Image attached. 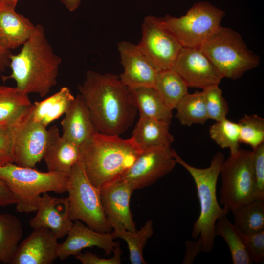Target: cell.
Masks as SVG:
<instances>
[{
  "label": "cell",
  "instance_id": "6da1fadb",
  "mask_svg": "<svg viewBox=\"0 0 264 264\" xmlns=\"http://www.w3.org/2000/svg\"><path fill=\"white\" fill-rule=\"evenodd\" d=\"M78 89L97 132L119 136L134 122L137 110L117 75L88 71Z\"/></svg>",
  "mask_w": 264,
  "mask_h": 264
},
{
  "label": "cell",
  "instance_id": "7a4b0ae2",
  "mask_svg": "<svg viewBox=\"0 0 264 264\" xmlns=\"http://www.w3.org/2000/svg\"><path fill=\"white\" fill-rule=\"evenodd\" d=\"M61 62L46 38L44 27L37 24L19 53L11 55L9 65L11 73L2 76V79H12L16 87L23 92L44 97L57 83Z\"/></svg>",
  "mask_w": 264,
  "mask_h": 264
},
{
  "label": "cell",
  "instance_id": "3957f363",
  "mask_svg": "<svg viewBox=\"0 0 264 264\" xmlns=\"http://www.w3.org/2000/svg\"><path fill=\"white\" fill-rule=\"evenodd\" d=\"M143 149L133 137L95 132L81 147L80 160L86 175L98 189L121 178Z\"/></svg>",
  "mask_w": 264,
  "mask_h": 264
},
{
  "label": "cell",
  "instance_id": "277c9868",
  "mask_svg": "<svg viewBox=\"0 0 264 264\" xmlns=\"http://www.w3.org/2000/svg\"><path fill=\"white\" fill-rule=\"evenodd\" d=\"M173 155L176 162L191 175L199 200L200 213L194 222L192 237L200 244L202 251L211 252L214 246L215 225L217 220L226 216L229 210L220 207L217 197V184L224 155L218 152L212 158L210 165L205 168L194 167L183 160L174 150Z\"/></svg>",
  "mask_w": 264,
  "mask_h": 264
},
{
  "label": "cell",
  "instance_id": "5b68a950",
  "mask_svg": "<svg viewBox=\"0 0 264 264\" xmlns=\"http://www.w3.org/2000/svg\"><path fill=\"white\" fill-rule=\"evenodd\" d=\"M69 175L58 172H41L14 163L0 165V178L16 198V210L22 213L36 212L39 198L44 193L66 192Z\"/></svg>",
  "mask_w": 264,
  "mask_h": 264
},
{
  "label": "cell",
  "instance_id": "8992f818",
  "mask_svg": "<svg viewBox=\"0 0 264 264\" xmlns=\"http://www.w3.org/2000/svg\"><path fill=\"white\" fill-rule=\"evenodd\" d=\"M222 78L235 80L260 64V57L234 30L220 26L200 46Z\"/></svg>",
  "mask_w": 264,
  "mask_h": 264
},
{
  "label": "cell",
  "instance_id": "52a82bcc",
  "mask_svg": "<svg viewBox=\"0 0 264 264\" xmlns=\"http://www.w3.org/2000/svg\"><path fill=\"white\" fill-rule=\"evenodd\" d=\"M225 12L207 1L194 3L184 15L154 16L156 22L170 31L182 47L200 48L220 26Z\"/></svg>",
  "mask_w": 264,
  "mask_h": 264
},
{
  "label": "cell",
  "instance_id": "ba28073f",
  "mask_svg": "<svg viewBox=\"0 0 264 264\" xmlns=\"http://www.w3.org/2000/svg\"><path fill=\"white\" fill-rule=\"evenodd\" d=\"M220 175V204L224 208L232 211L258 199L251 151L240 148L230 154L222 163Z\"/></svg>",
  "mask_w": 264,
  "mask_h": 264
},
{
  "label": "cell",
  "instance_id": "9c48e42d",
  "mask_svg": "<svg viewBox=\"0 0 264 264\" xmlns=\"http://www.w3.org/2000/svg\"><path fill=\"white\" fill-rule=\"evenodd\" d=\"M67 192L69 216L72 221L81 220L97 231L111 232L103 208L100 190L88 178L80 160L72 167Z\"/></svg>",
  "mask_w": 264,
  "mask_h": 264
},
{
  "label": "cell",
  "instance_id": "30bf717a",
  "mask_svg": "<svg viewBox=\"0 0 264 264\" xmlns=\"http://www.w3.org/2000/svg\"><path fill=\"white\" fill-rule=\"evenodd\" d=\"M137 45L158 71L172 68L182 48L174 36L159 25L152 15L144 19L142 37Z\"/></svg>",
  "mask_w": 264,
  "mask_h": 264
},
{
  "label": "cell",
  "instance_id": "8fae6325",
  "mask_svg": "<svg viewBox=\"0 0 264 264\" xmlns=\"http://www.w3.org/2000/svg\"><path fill=\"white\" fill-rule=\"evenodd\" d=\"M30 108L13 126L14 163L22 167L34 168L43 159L49 132L46 127L30 119Z\"/></svg>",
  "mask_w": 264,
  "mask_h": 264
},
{
  "label": "cell",
  "instance_id": "7c38bea8",
  "mask_svg": "<svg viewBox=\"0 0 264 264\" xmlns=\"http://www.w3.org/2000/svg\"><path fill=\"white\" fill-rule=\"evenodd\" d=\"M171 147L143 149L128 171L121 178L134 190L149 186L171 172L176 165Z\"/></svg>",
  "mask_w": 264,
  "mask_h": 264
},
{
  "label": "cell",
  "instance_id": "4fadbf2b",
  "mask_svg": "<svg viewBox=\"0 0 264 264\" xmlns=\"http://www.w3.org/2000/svg\"><path fill=\"white\" fill-rule=\"evenodd\" d=\"M172 69L191 88L203 89L222 79L200 48L182 47Z\"/></svg>",
  "mask_w": 264,
  "mask_h": 264
},
{
  "label": "cell",
  "instance_id": "5bb4252c",
  "mask_svg": "<svg viewBox=\"0 0 264 264\" xmlns=\"http://www.w3.org/2000/svg\"><path fill=\"white\" fill-rule=\"evenodd\" d=\"M134 191L130 184L121 178L100 189L104 212L112 229L136 230L130 206Z\"/></svg>",
  "mask_w": 264,
  "mask_h": 264
},
{
  "label": "cell",
  "instance_id": "9a60e30c",
  "mask_svg": "<svg viewBox=\"0 0 264 264\" xmlns=\"http://www.w3.org/2000/svg\"><path fill=\"white\" fill-rule=\"evenodd\" d=\"M123 71L119 77L130 90L143 87H154L158 72L136 45L123 41L117 44Z\"/></svg>",
  "mask_w": 264,
  "mask_h": 264
},
{
  "label": "cell",
  "instance_id": "2e32d148",
  "mask_svg": "<svg viewBox=\"0 0 264 264\" xmlns=\"http://www.w3.org/2000/svg\"><path fill=\"white\" fill-rule=\"evenodd\" d=\"M58 238L49 229L34 228L19 244L11 264H50L58 258Z\"/></svg>",
  "mask_w": 264,
  "mask_h": 264
},
{
  "label": "cell",
  "instance_id": "e0dca14e",
  "mask_svg": "<svg viewBox=\"0 0 264 264\" xmlns=\"http://www.w3.org/2000/svg\"><path fill=\"white\" fill-rule=\"evenodd\" d=\"M66 240L59 243L58 258L64 260L71 256H76L86 248L96 247L102 249L106 255L113 252L117 242L112 232L97 231L75 220L68 232Z\"/></svg>",
  "mask_w": 264,
  "mask_h": 264
},
{
  "label": "cell",
  "instance_id": "ac0fdd59",
  "mask_svg": "<svg viewBox=\"0 0 264 264\" xmlns=\"http://www.w3.org/2000/svg\"><path fill=\"white\" fill-rule=\"evenodd\" d=\"M35 216L29 221L33 229L48 228L58 238L67 235L73 222L69 216L68 198H58L44 193L39 198Z\"/></svg>",
  "mask_w": 264,
  "mask_h": 264
},
{
  "label": "cell",
  "instance_id": "d6986e66",
  "mask_svg": "<svg viewBox=\"0 0 264 264\" xmlns=\"http://www.w3.org/2000/svg\"><path fill=\"white\" fill-rule=\"evenodd\" d=\"M48 130V140L43 158L47 170L69 174L80 159L81 147L61 136L57 126Z\"/></svg>",
  "mask_w": 264,
  "mask_h": 264
},
{
  "label": "cell",
  "instance_id": "ffe728a7",
  "mask_svg": "<svg viewBox=\"0 0 264 264\" xmlns=\"http://www.w3.org/2000/svg\"><path fill=\"white\" fill-rule=\"evenodd\" d=\"M65 115L61 122L62 136L80 147L97 132L80 94L75 97Z\"/></svg>",
  "mask_w": 264,
  "mask_h": 264
},
{
  "label": "cell",
  "instance_id": "44dd1931",
  "mask_svg": "<svg viewBox=\"0 0 264 264\" xmlns=\"http://www.w3.org/2000/svg\"><path fill=\"white\" fill-rule=\"evenodd\" d=\"M35 27L29 18L15 9L0 4V44L5 49L11 51L22 46Z\"/></svg>",
  "mask_w": 264,
  "mask_h": 264
},
{
  "label": "cell",
  "instance_id": "7402d4cb",
  "mask_svg": "<svg viewBox=\"0 0 264 264\" xmlns=\"http://www.w3.org/2000/svg\"><path fill=\"white\" fill-rule=\"evenodd\" d=\"M75 99L69 88L63 87L53 95L30 107V118L45 127L65 114Z\"/></svg>",
  "mask_w": 264,
  "mask_h": 264
},
{
  "label": "cell",
  "instance_id": "603a6c76",
  "mask_svg": "<svg viewBox=\"0 0 264 264\" xmlns=\"http://www.w3.org/2000/svg\"><path fill=\"white\" fill-rule=\"evenodd\" d=\"M170 124L164 121L139 118L132 137L143 149L171 147L174 137L170 132Z\"/></svg>",
  "mask_w": 264,
  "mask_h": 264
},
{
  "label": "cell",
  "instance_id": "cb8c5ba5",
  "mask_svg": "<svg viewBox=\"0 0 264 264\" xmlns=\"http://www.w3.org/2000/svg\"><path fill=\"white\" fill-rule=\"evenodd\" d=\"M28 94L18 88L0 85V126H13L28 112Z\"/></svg>",
  "mask_w": 264,
  "mask_h": 264
},
{
  "label": "cell",
  "instance_id": "d4e9b609",
  "mask_svg": "<svg viewBox=\"0 0 264 264\" xmlns=\"http://www.w3.org/2000/svg\"><path fill=\"white\" fill-rule=\"evenodd\" d=\"M139 118L156 119L171 123L172 110L164 103L154 87H138L130 90Z\"/></svg>",
  "mask_w": 264,
  "mask_h": 264
},
{
  "label": "cell",
  "instance_id": "484cf974",
  "mask_svg": "<svg viewBox=\"0 0 264 264\" xmlns=\"http://www.w3.org/2000/svg\"><path fill=\"white\" fill-rule=\"evenodd\" d=\"M22 226L16 216L0 214V261L10 264L22 237Z\"/></svg>",
  "mask_w": 264,
  "mask_h": 264
},
{
  "label": "cell",
  "instance_id": "4316f807",
  "mask_svg": "<svg viewBox=\"0 0 264 264\" xmlns=\"http://www.w3.org/2000/svg\"><path fill=\"white\" fill-rule=\"evenodd\" d=\"M154 88L165 105L173 110L188 93L189 87L181 76L171 68L157 72Z\"/></svg>",
  "mask_w": 264,
  "mask_h": 264
},
{
  "label": "cell",
  "instance_id": "83f0119b",
  "mask_svg": "<svg viewBox=\"0 0 264 264\" xmlns=\"http://www.w3.org/2000/svg\"><path fill=\"white\" fill-rule=\"evenodd\" d=\"M214 233L215 236H221L226 242L233 264H251L254 263L247 250L242 235L226 216L217 220Z\"/></svg>",
  "mask_w": 264,
  "mask_h": 264
},
{
  "label": "cell",
  "instance_id": "f1b7e54d",
  "mask_svg": "<svg viewBox=\"0 0 264 264\" xmlns=\"http://www.w3.org/2000/svg\"><path fill=\"white\" fill-rule=\"evenodd\" d=\"M232 212L234 224L242 235H248L264 230V200H254Z\"/></svg>",
  "mask_w": 264,
  "mask_h": 264
},
{
  "label": "cell",
  "instance_id": "f546056e",
  "mask_svg": "<svg viewBox=\"0 0 264 264\" xmlns=\"http://www.w3.org/2000/svg\"><path fill=\"white\" fill-rule=\"evenodd\" d=\"M175 109L177 110L176 117L182 125L204 124L209 119L202 91H196L192 94L188 93Z\"/></svg>",
  "mask_w": 264,
  "mask_h": 264
},
{
  "label": "cell",
  "instance_id": "4dcf8cb0",
  "mask_svg": "<svg viewBox=\"0 0 264 264\" xmlns=\"http://www.w3.org/2000/svg\"><path fill=\"white\" fill-rule=\"evenodd\" d=\"M115 238L124 240L127 244L129 259L132 264H147L143 251L149 238L154 233L153 222L148 220L138 231H131L125 229H114L111 232Z\"/></svg>",
  "mask_w": 264,
  "mask_h": 264
},
{
  "label": "cell",
  "instance_id": "1f68e13d",
  "mask_svg": "<svg viewBox=\"0 0 264 264\" xmlns=\"http://www.w3.org/2000/svg\"><path fill=\"white\" fill-rule=\"evenodd\" d=\"M209 135L221 148L229 149L230 154L236 153L240 148L239 125L226 118L210 126Z\"/></svg>",
  "mask_w": 264,
  "mask_h": 264
},
{
  "label": "cell",
  "instance_id": "d6a6232c",
  "mask_svg": "<svg viewBox=\"0 0 264 264\" xmlns=\"http://www.w3.org/2000/svg\"><path fill=\"white\" fill-rule=\"evenodd\" d=\"M240 143L248 145L252 149L264 141V119L257 115H245L239 120Z\"/></svg>",
  "mask_w": 264,
  "mask_h": 264
},
{
  "label": "cell",
  "instance_id": "836d02e7",
  "mask_svg": "<svg viewBox=\"0 0 264 264\" xmlns=\"http://www.w3.org/2000/svg\"><path fill=\"white\" fill-rule=\"evenodd\" d=\"M202 92L208 119L218 121L226 118L229 110L228 105L219 85L207 87L202 89Z\"/></svg>",
  "mask_w": 264,
  "mask_h": 264
},
{
  "label": "cell",
  "instance_id": "e575fe53",
  "mask_svg": "<svg viewBox=\"0 0 264 264\" xmlns=\"http://www.w3.org/2000/svg\"><path fill=\"white\" fill-rule=\"evenodd\" d=\"M251 152L258 198L264 200V143L252 149Z\"/></svg>",
  "mask_w": 264,
  "mask_h": 264
},
{
  "label": "cell",
  "instance_id": "d590c367",
  "mask_svg": "<svg viewBox=\"0 0 264 264\" xmlns=\"http://www.w3.org/2000/svg\"><path fill=\"white\" fill-rule=\"evenodd\" d=\"M13 126H0V165L14 163Z\"/></svg>",
  "mask_w": 264,
  "mask_h": 264
},
{
  "label": "cell",
  "instance_id": "8d00e7d4",
  "mask_svg": "<svg viewBox=\"0 0 264 264\" xmlns=\"http://www.w3.org/2000/svg\"><path fill=\"white\" fill-rule=\"evenodd\" d=\"M242 235L253 262L256 263L263 262L264 258V230L255 233Z\"/></svg>",
  "mask_w": 264,
  "mask_h": 264
},
{
  "label": "cell",
  "instance_id": "74e56055",
  "mask_svg": "<svg viewBox=\"0 0 264 264\" xmlns=\"http://www.w3.org/2000/svg\"><path fill=\"white\" fill-rule=\"evenodd\" d=\"M113 255L109 258L99 257L89 252L80 253L75 256L82 264H120L122 251L120 244L117 242L113 251Z\"/></svg>",
  "mask_w": 264,
  "mask_h": 264
},
{
  "label": "cell",
  "instance_id": "f35d334b",
  "mask_svg": "<svg viewBox=\"0 0 264 264\" xmlns=\"http://www.w3.org/2000/svg\"><path fill=\"white\" fill-rule=\"evenodd\" d=\"M17 200L5 183L0 178V207L16 204Z\"/></svg>",
  "mask_w": 264,
  "mask_h": 264
},
{
  "label": "cell",
  "instance_id": "ab89813d",
  "mask_svg": "<svg viewBox=\"0 0 264 264\" xmlns=\"http://www.w3.org/2000/svg\"><path fill=\"white\" fill-rule=\"evenodd\" d=\"M185 243L186 251L183 264H191L197 255L202 251V248L197 241H187Z\"/></svg>",
  "mask_w": 264,
  "mask_h": 264
},
{
  "label": "cell",
  "instance_id": "60d3db41",
  "mask_svg": "<svg viewBox=\"0 0 264 264\" xmlns=\"http://www.w3.org/2000/svg\"><path fill=\"white\" fill-rule=\"evenodd\" d=\"M12 54L10 50L5 49L0 44V73L4 71L9 66Z\"/></svg>",
  "mask_w": 264,
  "mask_h": 264
},
{
  "label": "cell",
  "instance_id": "b9f144b4",
  "mask_svg": "<svg viewBox=\"0 0 264 264\" xmlns=\"http://www.w3.org/2000/svg\"><path fill=\"white\" fill-rule=\"evenodd\" d=\"M60 1L70 12L76 10L79 7L81 0H59Z\"/></svg>",
  "mask_w": 264,
  "mask_h": 264
},
{
  "label": "cell",
  "instance_id": "7bdbcfd3",
  "mask_svg": "<svg viewBox=\"0 0 264 264\" xmlns=\"http://www.w3.org/2000/svg\"><path fill=\"white\" fill-rule=\"evenodd\" d=\"M19 0H0V4L15 9Z\"/></svg>",
  "mask_w": 264,
  "mask_h": 264
},
{
  "label": "cell",
  "instance_id": "ee69618b",
  "mask_svg": "<svg viewBox=\"0 0 264 264\" xmlns=\"http://www.w3.org/2000/svg\"><path fill=\"white\" fill-rule=\"evenodd\" d=\"M1 264V262L0 261V264Z\"/></svg>",
  "mask_w": 264,
  "mask_h": 264
}]
</instances>
